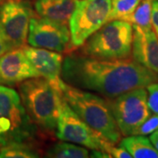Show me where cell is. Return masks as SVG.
I'll return each mask as SVG.
<instances>
[{"label": "cell", "instance_id": "obj_16", "mask_svg": "<svg viewBox=\"0 0 158 158\" xmlns=\"http://www.w3.org/2000/svg\"><path fill=\"white\" fill-rule=\"evenodd\" d=\"M47 156L52 158H87L90 153L81 145L73 143L58 142L47 151Z\"/></svg>", "mask_w": 158, "mask_h": 158}, {"label": "cell", "instance_id": "obj_7", "mask_svg": "<svg viewBox=\"0 0 158 158\" xmlns=\"http://www.w3.org/2000/svg\"><path fill=\"white\" fill-rule=\"evenodd\" d=\"M145 87L136 88L107 99L121 135H133L135 130L150 115Z\"/></svg>", "mask_w": 158, "mask_h": 158}, {"label": "cell", "instance_id": "obj_18", "mask_svg": "<svg viewBox=\"0 0 158 158\" xmlns=\"http://www.w3.org/2000/svg\"><path fill=\"white\" fill-rule=\"evenodd\" d=\"M141 0H111V11L108 17L109 20L127 19L134 12Z\"/></svg>", "mask_w": 158, "mask_h": 158}, {"label": "cell", "instance_id": "obj_13", "mask_svg": "<svg viewBox=\"0 0 158 158\" xmlns=\"http://www.w3.org/2000/svg\"><path fill=\"white\" fill-rule=\"evenodd\" d=\"M132 56L136 62L158 74V38L153 28L133 25Z\"/></svg>", "mask_w": 158, "mask_h": 158}, {"label": "cell", "instance_id": "obj_27", "mask_svg": "<svg viewBox=\"0 0 158 158\" xmlns=\"http://www.w3.org/2000/svg\"><path fill=\"white\" fill-rule=\"evenodd\" d=\"M5 0H0V3H2V2H4Z\"/></svg>", "mask_w": 158, "mask_h": 158}, {"label": "cell", "instance_id": "obj_1", "mask_svg": "<svg viewBox=\"0 0 158 158\" xmlns=\"http://www.w3.org/2000/svg\"><path fill=\"white\" fill-rule=\"evenodd\" d=\"M61 77L68 85L94 91L107 99L158 82L157 73L134 58L104 60L75 54L63 59Z\"/></svg>", "mask_w": 158, "mask_h": 158}, {"label": "cell", "instance_id": "obj_5", "mask_svg": "<svg viewBox=\"0 0 158 158\" xmlns=\"http://www.w3.org/2000/svg\"><path fill=\"white\" fill-rule=\"evenodd\" d=\"M133 34L131 23L120 19L109 20L84 43L83 55L104 60L129 58Z\"/></svg>", "mask_w": 158, "mask_h": 158}, {"label": "cell", "instance_id": "obj_12", "mask_svg": "<svg viewBox=\"0 0 158 158\" xmlns=\"http://www.w3.org/2000/svg\"><path fill=\"white\" fill-rule=\"evenodd\" d=\"M22 49L40 77L47 79L60 91V84L62 81L61 72L63 57L62 54L30 45H24Z\"/></svg>", "mask_w": 158, "mask_h": 158}, {"label": "cell", "instance_id": "obj_2", "mask_svg": "<svg viewBox=\"0 0 158 158\" xmlns=\"http://www.w3.org/2000/svg\"><path fill=\"white\" fill-rule=\"evenodd\" d=\"M60 91L69 106L99 135L114 145L120 141L121 133L107 99L68 85L63 80Z\"/></svg>", "mask_w": 158, "mask_h": 158}, {"label": "cell", "instance_id": "obj_8", "mask_svg": "<svg viewBox=\"0 0 158 158\" xmlns=\"http://www.w3.org/2000/svg\"><path fill=\"white\" fill-rule=\"evenodd\" d=\"M56 135L61 141L72 142L92 150H101L106 153L111 143L86 124L69 106L62 95Z\"/></svg>", "mask_w": 158, "mask_h": 158}, {"label": "cell", "instance_id": "obj_6", "mask_svg": "<svg viewBox=\"0 0 158 158\" xmlns=\"http://www.w3.org/2000/svg\"><path fill=\"white\" fill-rule=\"evenodd\" d=\"M111 0H77L69 20L70 48L84 45L91 34L108 21Z\"/></svg>", "mask_w": 158, "mask_h": 158}, {"label": "cell", "instance_id": "obj_19", "mask_svg": "<svg viewBox=\"0 0 158 158\" xmlns=\"http://www.w3.org/2000/svg\"><path fill=\"white\" fill-rule=\"evenodd\" d=\"M40 155L29 144H10L0 148V158H36Z\"/></svg>", "mask_w": 158, "mask_h": 158}, {"label": "cell", "instance_id": "obj_24", "mask_svg": "<svg viewBox=\"0 0 158 158\" xmlns=\"http://www.w3.org/2000/svg\"><path fill=\"white\" fill-rule=\"evenodd\" d=\"M8 50H9V48H8V46L6 43V41L4 40V39L2 38V36L0 34V56L2 55H4L6 51Z\"/></svg>", "mask_w": 158, "mask_h": 158}, {"label": "cell", "instance_id": "obj_26", "mask_svg": "<svg viewBox=\"0 0 158 158\" xmlns=\"http://www.w3.org/2000/svg\"><path fill=\"white\" fill-rule=\"evenodd\" d=\"M152 134H153V135H158V128L156 130V131H155L154 133H152Z\"/></svg>", "mask_w": 158, "mask_h": 158}, {"label": "cell", "instance_id": "obj_10", "mask_svg": "<svg viewBox=\"0 0 158 158\" xmlns=\"http://www.w3.org/2000/svg\"><path fill=\"white\" fill-rule=\"evenodd\" d=\"M27 41L32 47L62 53L69 47V29L67 24L34 14L29 23Z\"/></svg>", "mask_w": 158, "mask_h": 158}, {"label": "cell", "instance_id": "obj_23", "mask_svg": "<svg viewBox=\"0 0 158 158\" xmlns=\"http://www.w3.org/2000/svg\"><path fill=\"white\" fill-rule=\"evenodd\" d=\"M151 24L154 32L158 38V0H154L152 5V13H151Z\"/></svg>", "mask_w": 158, "mask_h": 158}, {"label": "cell", "instance_id": "obj_20", "mask_svg": "<svg viewBox=\"0 0 158 158\" xmlns=\"http://www.w3.org/2000/svg\"><path fill=\"white\" fill-rule=\"evenodd\" d=\"M158 128V114L150 115L142 124L135 130L134 135H148L154 133Z\"/></svg>", "mask_w": 158, "mask_h": 158}, {"label": "cell", "instance_id": "obj_9", "mask_svg": "<svg viewBox=\"0 0 158 158\" xmlns=\"http://www.w3.org/2000/svg\"><path fill=\"white\" fill-rule=\"evenodd\" d=\"M34 15L31 5L24 0H7L0 5V34L9 50L22 48Z\"/></svg>", "mask_w": 158, "mask_h": 158}, {"label": "cell", "instance_id": "obj_3", "mask_svg": "<svg viewBox=\"0 0 158 158\" xmlns=\"http://www.w3.org/2000/svg\"><path fill=\"white\" fill-rule=\"evenodd\" d=\"M19 95L31 119L45 132H56L59 117L61 91L42 77L19 84Z\"/></svg>", "mask_w": 158, "mask_h": 158}, {"label": "cell", "instance_id": "obj_22", "mask_svg": "<svg viewBox=\"0 0 158 158\" xmlns=\"http://www.w3.org/2000/svg\"><path fill=\"white\" fill-rule=\"evenodd\" d=\"M108 154L111 156V157H115V158H131L132 156L130 155L129 153L127 152L124 148L120 147H115L114 144H111L110 148H109V151Z\"/></svg>", "mask_w": 158, "mask_h": 158}, {"label": "cell", "instance_id": "obj_25", "mask_svg": "<svg viewBox=\"0 0 158 158\" xmlns=\"http://www.w3.org/2000/svg\"><path fill=\"white\" fill-rule=\"evenodd\" d=\"M149 140L152 142L154 147L156 148L158 151V135H155L151 134V135L149 136Z\"/></svg>", "mask_w": 158, "mask_h": 158}, {"label": "cell", "instance_id": "obj_11", "mask_svg": "<svg viewBox=\"0 0 158 158\" xmlns=\"http://www.w3.org/2000/svg\"><path fill=\"white\" fill-rule=\"evenodd\" d=\"M40 77L22 48L6 51L0 56V85L14 86L30 78Z\"/></svg>", "mask_w": 158, "mask_h": 158}, {"label": "cell", "instance_id": "obj_17", "mask_svg": "<svg viewBox=\"0 0 158 158\" xmlns=\"http://www.w3.org/2000/svg\"><path fill=\"white\" fill-rule=\"evenodd\" d=\"M153 1L154 0H141V3L126 21L142 29L152 28L151 13Z\"/></svg>", "mask_w": 158, "mask_h": 158}, {"label": "cell", "instance_id": "obj_4", "mask_svg": "<svg viewBox=\"0 0 158 158\" xmlns=\"http://www.w3.org/2000/svg\"><path fill=\"white\" fill-rule=\"evenodd\" d=\"M36 127L19 93L9 86L0 85V146L30 145L37 133Z\"/></svg>", "mask_w": 158, "mask_h": 158}, {"label": "cell", "instance_id": "obj_21", "mask_svg": "<svg viewBox=\"0 0 158 158\" xmlns=\"http://www.w3.org/2000/svg\"><path fill=\"white\" fill-rule=\"evenodd\" d=\"M148 106L151 113L158 114V82L148 85Z\"/></svg>", "mask_w": 158, "mask_h": 158}, {"label": "cell", "instance_id": "obj_14", "mask_svg": "<svg viewBox=\"0 0 158 158\" xmlns=\"http://www.w3.org/2000/svg\"><path fill=\"white\" fill-rule=\"evenodd\" d=\"M76 5L77 0H35L34 10L40 17L67 24Z\"/></svg>", "mask_w": 158, "mask_h": 158}, {"label": "cell", "instance_id": "obj_15", "mask_svg": "<svg viewBox=\"0 0 158 158\" xmlns=\"http://www.w3.org/2000/svg\"><path fill=\"white\" fill-rule=\"evenodd\" d=\"M120 147L125 149L135 158H158V151L154 147L149 138L145 135L126 136L119 141Z\"/></svg>", "mask_w": 158, "mask_h": 158}]
</instances>
